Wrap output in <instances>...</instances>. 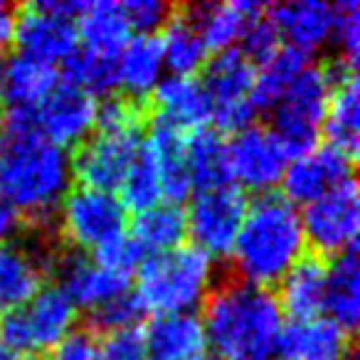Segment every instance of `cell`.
Here are the masks:
<instances>
[{"label": "cell", "instance_id": "1", "mask_svg": "<svg viewBox=\"0 0 360 360\" xmlns=\"http://www.w3.org/2000/svg\"><path fill=\"white\" fill-rule=\"evenodd\" d=\"M72 155L40 134H3L0 202L18 217L47 222L72 188Z\"/></svg>", "mask_w": 360, "mask_h": 360}, {"label": "cell", "instance_id": "2", "mask_svg": "<svg viewBox=\"0 0 360 360\" xmlns=\"http://www.w3.org/2000/svg\"><path fill=\"white\" fill-rule=\"evenodd\" d=\"M200 321L210 353L240 360L271 355L284 328V311L269 289L227 281L210 291Z\"/></svg>", "mask_w": 360, "mask_h": 360}, {"label": "cell", "instance_id": "3", "mask_svg": "<svg viewBox=\"0 0 360 360\" xmlns=\"http://www.w3.org/2000/svg\"><path fill=\"white\" fill-rule=\"evenodd\" d=\"M304 250L301 210L284 195L266 193L247 207L230 259L237 281L269 289L304 257Z\"/></svg>", "mask_w": 360, "mask_h": 360}, {"label": "cell", "instance_id": "4", "mask_svg": "<svg viewBox=\"0 0 360 360\" xmlns=\"http://www.w3.org/2000/svg\"><path fill=\"white\" fill-rule=\"evenodd\" d=\"M215 281V262L195 247H178L165 255L146 257L136 269L141 309L155 316L195 314L205 304Z\"/></svg>", "mask_w": 360, "mask_h": 360}, {"label": "cell", "instance_id": "5", "mask_svg": "<svg viewBox=\"0 0 360 360\" xmlns=\"http://www.w3.org/2000/svg\"><path fill=\"white\" fill-rule=\"evenodd\" d=\"M330 94V70L314 62L296 75L286 91L271 106V131L281 141L289 158L319 146L326 106Z\"/></svg>", "mask_w": 360, "mask_h": 360}, {"label": "cell", "instance_id": "6", "mask_svg": "<svg viewBox=\"0 0 360 360\" xmlns=\"http://www.w3.org/2000/svg\"><path fill=\"white\" fill-rule=\"evenodd\" d=\"M77 326V306L57 284L42 286L25 306L0 319V345L6 353L32 355L52 350Z\"/></svg>", "mask_w": 360, "mask_h": 360}, {"label": "cell", "instance_id": "7", "mask_svg": "<svg viewBox=\"0 0 360 360\" xmlns=\"http://www.w3.org/2000/svg\"><path fill=\"white\" fill-rule=\"evenodd\" d=\"M84 3L79 0H42L15 13L13 42L18 55L42 65H65L77 50V15Z\"/></svg>", "mask_w": 360, "mask_h": 360}, {"label": "cell", "instance_id": "8", "mask_svg": "<svg viewBox=\"0 0 360 360\" xmlns=\"http://www.w3.org/2000/svg\"><path fill=\"white\" fill-rule=\"evenodd\" d=\"M247 195L232 183L195 191L186 210V227L193 247L212 262L227 259L247 215Z\"/></svg>", "mask_w": 360, "mask_h": 360}, {"label": "cell", "instance_id": "9", "mask_svg": "<svg viewBox=\"0 0 360 360\" xmlns=\"http://www.w3.org/2000/svg\"><path fill=\"white\" fill-rule=\"evenodd\" d=\"M257 65L250 62L237 47L217 52L207 60L202 75V89L210 99L212 121L222 131H240L252 124L257 114L252 91H255Z\"/></svg>", "mask_w": 360, "mask_h": 360}, {"label": "cell", "instance_id": "10", "mask_svg": "<svg viewBox=\"0 0 360 360\" xmlns=\"http://www.w3.org/2000/svg\"><path fill=\"white\" fill-rule=\"evenodd\" d=\"M129 210L121 205L116 193L77 188L57 207V225L67 245L77 250L96 252L106 242L126 232Z\"/></svg>", "mask_w": 360, "mask_h": 360}, {"label": "cell", "instance_id": "11", "mask_svg": "<svg viewBox=\"0 0 360 360\" xmlns=\"http://www.w3.org/2000/svg\"><path fill=\"white\" fill-rule=\"evenodd\" d=\"M304 240L316 257H340L355 250L360 230V195L355 180H345L319 200L304 205L301 212Z\"/></svg>", "mask_w": 360, "mask_h": 360}, {"label": "cell", "instance_id": "12", "mask_svg": "<svg viewBox=\"0 0 360 360\" xmlns=\"http://www.w3.org/2000/svg\"><path fill=\"white\" fill-rule=\"evenodd\" d=\"M227 178L235 188L266 195L284 178L289 153L266 126H245L225 141Z\"/></svg>", "mask_w": 360, "mask_h": 360}, {"label": "cell", "instance_id": "13", "mask_svg": "<svg viewBox=\"0 0 360 360\" xmlns=\"http://www.w3.org/2000/svg\"><path fill=\"white\" fill-rule=\"evenodd\" d=\"M141 136L99 134L84 139L72 155V178L79 188L116 193L139 153Z\"/></svg>", "mask_w": 360, "mask_h": 360}, {"label": "cell", "instance_id": "14", "mask_svg": "<svg viewBox=\"0 0 360 360\" xmlns=\"http://www.w3.org/2000/svg\"><path fill=\"white\" fill-rule=\"evenodd\" d=\"M350 170L353 155L321 143L289 158L279 186L284 188V198L291 205H309L335 186L350 180Z\"/></svg>", "mask_w": 360, "mask_h": 360}, {"label": "cell", "instance_id": "15", "mask_svg": "<svg viewBox=\"0 0 360 360\" xmlns=\"http://www.w3.org/2000/svg\"><path fill=\"white\" fill-rule=\"evenodd\" d=\"M96 99L77 86L60 82L32 111V126L42 139L62 146H77L94 129Z\"/></svg>", "mask_w": 360, "mask_h": 360}, {"label": "cell", "instance_id": "16", "mask_svg": "<svg viewBox=\"0 0 360 360\" xmlns=\"http://www.w3.org/2000/svg\"><path fill=\"white\" fill-rule=\"evenodd\" d=\"M57 286L70 296V301L77 309L99 311L111 299L126 294L129 289V276H119L114 271L96 264L91 257H84L79 252L65 255L55 262Z\"/></svg>", "mask_w": 360, "mask_h": 360}, {"label": "cell", "instance_id": "17", "mask_svg": "<svg viewBox=\"0 0 360 360\" xmlns=\"http://www.w3.org/2000/svg\"><path fill=\"white\" fill-rule=\"evenodd\" d=\"M47 266V255L32 242L0 245V316L25 306L45 286Z\"/></svg>", "mask_w": 360, "mask_h": 360}, {"label": "cell", "instance_id": "18", "mask_svg": "<svg viewBox=\"0 0 360 360\" xmlns=\"http://www.w3.org/2000/svg\"><path fill=\"white\" fill-rule=\"evenodd\" d=\"M269 20L274 22L286 47L311 55L330 42L335 22V6L321 0H291L269 8Z\"/></svg>", "mask_w": 360, "mask_h": 360}, {"label": "cell", "instance_id": "19", "mask_svg": "<svg viewBox=\"0 0 360 360\" xmlns=\"http://www.w3.org/2000/svg\"><path fill=\"white\" fill-rule=\"evenodd\" d=\"M281 360H345L350 333L326 316L284 323L276 340Z\"/></svg>", "mask_w": 360, "mask_h": 360}, {"label": "cell", "instance_id": "20", "mask_svg": "<svg viewBox=\"0 0 360 360\" xmlns=\"http://www.w3.org/2000/svg\"><path fill=\"white\" fill-rule=\"evenodd\" d=\"M330 70V94L326 106L323 134L326 143L343 153L353 155L358 150V131H360V91L355 67L335 62Z\"/></svg>", "mask_w": 360, "mask_h": 360}, {"label": "cell", "instance_id": "21", "mask_svg": "<svg viewBox=\"0 0 360 360\" xmlns=\"http://www.w3.org/2000/svg\"><path fill=\"white\" fill-rule=\"evenodd\" d=\"M143 338L148 360H210V345L198 314L155 316Z\"/></svg>", "mask_w": 360, "mask_h": 360}, {"label": "cell", "instance_id": "22", "mask_svg": "<svg viewBox=\"0 0 360 360\" xmlns=\"http://www.w3.org/2000/svg\"><path fill=\"white\" fill-rule=\"evenodd\" d=\"M150 99L158 111V121L178 129L180 134L205 129V124L212 119L210 99L198 77H163Z\"/></svg>", "mask_w": 360, "mask_h": 360}, {"label": "cell", "instance_id": "23", "mask_svg": "<svg viewBox=\"0 0 360 360\" xmlns=\"http://www.w3.org/2000/svg\"><path fill=\"white\" fill-rule=\"evenodd\" d=\"M183 146H186V134H180L178 129L163 124V121H155L148 136L141 139V148L148 153V158L153 160L155 170L160 175L163 200L178 202V205L195 191L186 168Z\"/></svg>", "mask_w": 360, "mask_h": 360}, {"label": "cell", "instance_id": "24", "mask_svg": "<svg viewBox=\"0 0 360 360\" xmlns=\"http://www.w3.org/2000/svg\"><path fill=\"white\" fill-rule=\"evenodd\" d=\"M75 25L77 42H82V50L89 55L111 57V60H116V55L124 50L126 42L134 37L124 6L114 3V0L84 3Z\"/></svg>", "mask_w": 360, "mask_h": 360}, {"label": "cell", "instance_id": "25", "mask_svg": "<svg viewBox=\"0 0 360 360\" xmlns=\"http://www.w3.org/2000/svg\"><path fill=\"white\" fill-rule=\"evenodd\" d=\"M163 77L165 62L158 35H134L116 55V86H121L129 99L141 101L150 96Z\"/></svg>", "mask_w": 360, "mask_h": 360}, {"label": "cell", "instance_id": "26", "mask_svg": "<svg viewBox=\"0 0 360 360\" xmlns=\"http://www.w3.org/2000/svg\"><path fill=\"white\" fill-rule=\"evenodd\" d=\"M326 276L328 264L316 255H304L279 281V301L281 311L289 314L294 321L314 319L323 314L326 299Z\"/></svg>", "mask_w": 360, "mask_h": 360}, {"label": "cell", "instance_id": "27", "mask_svg": "<svg viewBox=\"0 0 360 360\" xmlns=\"http://www.w3.org/2000/svg\"><path fill=\"white\" fill-rule=\"evenodd\" d=\"M60 84L55 67L15 55L0 65V96L8 111H35L47 94Z\"/></svg>", "mask_w": 360, "mask_h": 360}, {"label": "cell", "instance_id": "28", "mask_svg": "<svg viewBox=\"0 0 360 360\" xmlns=\"http://www.w3.org/2000/svg\"><path fill=\"white\" fill-rule=\"evenodd\" d=\"M131 240L139 245L143 257L165 255L188 240V227H186V210L178 202H158V205L148 207V210L136 212L134 227H131Z\"/></svg>", "mask_w": 360, "mask_h": 360}, {"label": "cell", "instance_id": "29", "mask_svg": "<svg viewBox=\"0 0 360 360\" xmlns=\"http://www.w3.org/2000/svg\"><path fill=\"white\" fill-rule=\"evenodd\" d=\"M323 314L343 330H353L360 319V262L355 250L335 257L326 276Z\"/></svg>", "mask_w": 360, "mask_h": 360}, {"label": "cell", "instance_id": "30", "mask_svg": "<svg viewBox=\"0 0 360 360\" xmlns=\"http://www.w3.org/2000/svg\"><path fill=\"white\" fill-rule=\"evenodd\" d=\"M257 3H207V6L188 8V15L195 22L202 42L207 50L225 52L240 42V35L245 30L247 20L259 11Z\"/></svg>", "mask_w": 360, "mask_h": 360}, {"label": "cell", "instance_id": "31", "mask_svg": "<svg viewBox=\"0 0 360 360\" xmlns=\"http://www.w3.org/2000/svg\"><path fill=\"white\" fill-rule=\"evenodd\" d=\"M160 55H163L165 70H170L178 77H193L198 70L207 65V47L198 32L195 22L188 13L168 18L158 35Z\"/></svg>", "mask_w": 360, "mask_h": 360}, {"label": "cell", "instance_id": "32", "mask_svg": "<svg viewBox=\"0 0 360 360\" xmlns=\"http://www.w3.org/2000/svg\"><path fill=\"white\" fill-rule=\"evenodd\" d=\"M183 155H186V168L195 191L230 183V178H227L225 139L220 136V131L205 126V129L186 134Z\"/></svg>", "mask_w": 360, "mask_h": 360}, {"label": "cell", "instance_id": "33", "mask_svg": "<svg viewBox=\"0 0 360 360\" xmlns=\"http://www.w3.org/2000/svg\"><path fill=\"white\" fill-rule=\"evenodd\" d=\"M309 55L291 47L281 45L274 57L259 65L255 77V91H252V101H255L257 111H269L271 106L279 101V96L286 91V86L296 79L301 70L309 65Z\"/></svg>", "mask_w": 360, "mask_h": 360}, {"label": "cell", "instance_id": "34", "mask_svg": "<svg viewBox=\"0 0 360 360\" xmlns=\"http://www.w3.org/2000/svg\"><path fill=\"white\" fill-rule=\"evenodd\" d=\"M121 205L126 210H148V207L163 202V188H160V175L155 170L153 160L148 158L143 148L139 146V153H136L134 163H131L129 173H126L124 183L119 186Z\"/></svg>", "mask_w": 360, "mask_h": 360}, {"label": "cell", "instance_id": "35", "mask_svg": "<svg viewBox=\"0 0 360 360\" xmlns=\"http://www.w3.org/2000/svg\"><path fill=\"white\" fill-rule=\"evenodd\" d=\"M65 82L91 96H109L116 89V60L77 50L65 62Z\"/></svg>", "mask_w": 360, "mask_h": 360}, {"label": "cell", "instance_id": "36", "mask_svg": "<svg viewBox=\"0 0 360 360\" xmlns=\"http://www.w3.org/2000/svg\"><path fill=\"white\" fill-rule=\"evenodd\" d=\"M141 124H143V111L139 101L129 96H104L96 101L94 114V129L99 134H124V136H139Z\"/></svg>", "mask_w": 360, "mask_h": 360}, {"label": "cell", "instance_id": "37", "mask_svg": "<svg viewBox=\"0 0 360 360\" xmlns=\"http://www.w3.org/2000/svg\"><path fill=\"white\" fill-rule=\"evenodd\" d=\"M281 47V37L276 32L274 22L269 20L264 11H257L255 15L247 20L245 30L240 35V47L237 50L255 65H264L269 57H274Z\"/></svg>", "mask_w": 360, "mask_h": 360}, {"label": "cell", "instance_id": "38", "mask_svg": "<svg viewBox=\"0 0 360 360\" xmlns=\"http://www.w3.org/2000/svg\"><path fill=\"white\" fill-rule=\"evenodd\" d=\"M330 42L338 47L340 65L355 67L360 55V8L355 0H345L335 6V22Z\"/></svg>", "mask_w": 360, "mask_h": 360}, {"label": "cell", "instance_id": "39", "mask_svg": "<svg viewBox=\"0 0 360 360\" xmlns=\"http://www.w3.org/2000/svg\"><path fill=\"white\" fill-rule=\"evenodd\" d=\"M91 259L99 266H104V269L114 271V274L129 276L134 269H139L146 257H143V252L139 250V245L124 232L121 237H116V240L106 242L104 247H99Z\"/></svg>", "mask_w": 360, "mask_h": 360}, {"label": "cell", "instance_id": "40", "mask_svg": "<svg viewBox=\"0 0 360 360\" xmlns=\"http://www.w3.org/2000/svg\"><path fill=\"white\" fill-rule=\"evenodd\" d=\"M146 311L141 309L139 299L134 296V291H126V294L111 299L109 304H104L99 311L91 314L94 323L101 330L111 333V330H124V328H136V323L141 321Z\"/></svg>", "mask_w": 360, "mask_h": 360}, {"label": "cell", "instance_id": "41", "mask_svg": "<svg viewBox=\"0 0 360 360\" xmlns=\"http://www.w3.org/2000/svg\"><path fill=\"white\" fill-rule=\"evenodd\" d=\"M101 360H148V348L141 328L111 330L99 343Z\"/></svg>", "mask_w": 360, "mask_h": 360}, {"label": "cell", "instance_id": "42", "mask_svg": "<svg viewBox=\"0 0 360 360\" xmlns=\"http://www.w3.org/2000/svg\"><path fill=\"white\" fill-rule=\"evenodd\" d=\"M121 6H124L131 32H139V35H153L170 18V8L163 0H131Z\"/></svg>", "mask_w": 360, "mask_h": 360}, {"label": "cell", "instance_id": "43", "mask_svg": "<svg viewBox=\"0 0 360 360\" xmlns=\"http://www.w3.org/2000/svg\"><path fill=\"white\" fill-rule=\"evenodd\" d=\"M52 360H101L99 340L89 330H72L52 348Z\"/></svg>", "mask_w": 360, "mask_h": 360}, {"label": "cell", "instance_id": "44", "mask_svg": "<svg viewBox=\"0 0 360 360\" xmlns=\"http://www.w3.org/2000/svg\"><path fill=\"white\" fill-rule=\"evenodd\" d=\"M13 30H15V11L0 0V50L13 42Z\"/></svg>", "mask_w": 360, "mask_h": 360}, {"label": "cell", "instance_id": "45", "mask_svg": "<svg viewBox=\"0 0 360 360\" xmlns=\"http://www.w3.org/2000/svg\"><path fill=\"white\" fill-rule=\"evenodd\" d=\"M18 222H20V217H18L8 205L0 202V245L13 240V232L18 230Z\"/></svg>", "mask_w": 360, "mask_h": 360}, {"label": "cell", "instance_id": "46", "mask_svg": "<svg viewBox=\"0 0 360 360\" xmlns=\"http://www.w3.org/2000/svg\"><path fill=\"white\" fill-rule=\"evenodd\" d=\"M0 360H35V358H32V355H18V353H6V350H3Z\"/></svg>", "mask_w": 360, "mask_h": 360}, {"label": "cell", "instance_id": "47", "mask_svg": "<svg viewBox=\"0 0 360 360\" xmlns=\"http://www.w3.org/2000/svg\"><path fill=\"white\" fill-rule=\"evenodd\" d=\"M240 360H274L271 355H252V358H240Z\"/></svg>", "mask_w": 360, "mask_h": 360}, {"label": "cell", "instance_id": "48", "mask_svg": "<svg viewBox=\"0 0 360 360\" xmlns=\"http://www.w3.org/2000/svg\"><path fill=\"white\" fill-rule=\"evenodd\" d=\"M0 139H3V119H0Z\"/></svg>", "mask_w": 360, "mask_h": 360}, {"label": "cell", "instance_id": "49", "mask_svg": "<svg viewBox=\"0 0 360 360\" xmlns=\"http://www.w3.org/2000/svg\"><path fill=\"white\" fill-rule=\"evenodd\" d=\"M0 65H3V62H0Z\"/></svg>", "mask_w": 360, "mask_h": 360}]
</instances>
